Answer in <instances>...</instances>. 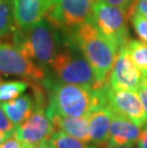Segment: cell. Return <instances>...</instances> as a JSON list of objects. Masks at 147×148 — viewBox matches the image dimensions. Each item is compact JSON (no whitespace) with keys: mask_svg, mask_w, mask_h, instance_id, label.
<instances>
[{"mask_svg":"<svg viewBox=\"0 0 147 148\" xmlns=\"http://www.w3.org/2000/svg\"><path fill=\"white\" fill-rule=\"evenodd\" d=\"M47 91L48 105L46 112L50 115L65 116H89L95 110L107 105L106 89L77 84L63 83L45 78L41 81Z\"/></svg>","mask_w":147,"mask_h":148,"instance_id":"1","label":"cell"},{"mask_svg":"<svg viewBox=\"0 0 147 148\" xmlns=\"http://www.w3.org/2000/svg\"><path fill=\"white\" fill-rule=\"evenodd\" d=\"M67 37L92 67L98 87H105L117 58L118 47L106 38L92 21L76 28Z\"/></svg>","mask_w":147,"mask_h":148,"instance_id":"2","label":"cell"},{"mask_svg":"<svg viewBox=\"0 0 147 148\" xmlns=\"http://www.w3.org/2000/svg\"><path fill=\"white\" fill-rule=\"evenodd\" d=\"M12 38L14 45L44 69L51 64L61 44L58 31L45 18L25 32L17 29Z\"/></svg>","mask_w":147,"mask_h":148,"instance_id":"3","label":"cell"},{"mask_svg":"<svg viewBox=\"0 0 147 148\" xmlns=\"http://www.w3.org/2000/svg\"><path fill=\"white\" fill-rule=\"evenodd\" d=\"M49 66L59 82L101 89L92 67L68 37H65L64 47L59 49Z\"/></svg>","mask_w":147,"mask_h":148,"instance_id":"4","label":"cell"},{"mask_svg":"<svg viewBox=\"0 0 147 148\" xmlns=\"http://www.w3.org/2000/svg\"><path fill=\"white\" fill-rule=\"evenodd\" d=\"M130 16L129 11L116 7L103 0H96L93 7L91 21L106 38L120 50L130 39L128 31Z\"/></svg>","mask_w":147,"mask_h":148,"instance_id":"5","label":"cell"},{"mask_svg":"<svg viewBox=\"0 0 147 148\" xmlns=\"http://www.w3.org/2000/svg\"><path fill=\"white\" fill-rule=\"evenodd\" d=\"M96 0H53L45 19L58 32L69 34L92 20L93 7Z\"/></svg>","mask_w":147,"mask_h":148,"instance_id":"6","label":"cell"},{"mask_svg":"<svg viewBox=\"0 0 147 148\" xmlns=\"http://www.w3.org/2000/svg\"><path fill=\"white\" fill-rule=\"evenodd\" d=\"M0 75L40 82L47 78L45 69L33 61L16 45L0 42Z\"/></svg>","mask_w":147,"mask_h":148,"instance_id":"7","label":"cell"},{"mask_svg":"<svg viewBox=\"0 0 147 148\" xmlns=\"http://www.w3.org/2000/svg\"><path fill=\"white\" fill-rule=\"evenodd\" d=\"M106 97L107 105L114 114L130 119L139 127L143 128L147 124V116L137 91L114 89L108 83Z\"/></svg>","mask_w":147,"mask_h":148,"instance_id":"8","label":"cell"},{"mask_svg":"<svg viewBox=\"0 0 147 148\" xmlns=\"http://www.w3.org/2000/svg\"><path fill=\"white\" fill-rule=\"evenodd\" d=\"M55 131L54 123L44 107H37L34 113L19 125H16L14 134L18 140L36 146L48 140Z\"/></svg>","mask_w":147,"mask_h":148,"instance_id":"9","label":"cell"},{"mask_svg":"<svg viewBox=\"0 0 147 148\" xmlns=\"http://www.w3.org/2000/svg\"><path fill=\"white\" fill-rule=\"evenodd\" d=\"M142 78V73L128 53L126 45L120 47L109 75V86L114 89L137 91Z\"/></svg>","mask_w":147,"mask_h":148,"instance_id":"10","label":"cell"},{"mask_svg":"<svg viewBox=\"0 0 147 148\" xmlns=\"http://www.w3.org/2000/svg\"><path fill=\"white\" fill-rule=\"evenodd\" d=\"M53 0H14V14L16 26L28 31L45 17Z\"/></svg>","mask_w":147,"mask_h":148,"instance_id":"11","label":"cell"},{"mask_svg":"<svg viewBox=\"0 0 147 148\" xmlns=\"http://www.w3.org/2000/svg\"><path fill=\"white\" fill-rule=\"evenodd\" d=\"M113 111L108 105L95 110L88 116L91 143L98 147H107Z\"/></svg>","mask_w":147,"mask_h":148,"instance_id":"12","label":"cell"},{"mask_svg":"<svg viewBox=\"0 0 147 148\" xmlns=\"http://www.w3.org/2000/svg\"><path fill=\"white\" fill-rule=\"evenodd\" d=\"M142 131V127H139L130 119L113 114L110 133H109L108 145L136 144L140 137Z\"/></svg>","mask_w":147,"mask_h":148,"instance_id":"13","label":"cell"},{"mask_svg":"<svg viewBox=\"0 0 147 148\" xmlns=\"http://www.w3.org/2000/svg\"><path fill=\"white\" fill-rule=\"evenodd\" d=\"M1 106L8 118L14 125H19L34 113L37 107L36 99L32 94H22L14 99L4 101Z\"/></svg>","mask_w":147,"mask_h":148,"instance_id":"14","label":"cell"},{"mask_svg":"<svg viewBox=\"0 0 147 148\" xmlns=\"http://www.w3.org/2000/svg\"><path fill=\"white\" fill-rule=\"evenodd\" d=\"M49 116L51 118L57 131L64 132L81 140L91 143L88 116H65L60 115H50Z\"/></svg>","mask_w":147,"mask_h":148,"instance_id":"15","label":"cell"},{"mask_svg":"<svg viewBox=\"0 0 147 148\" xmlns=\"http://www.w3.org/2000/svg\"><path fill=\"white\" fill-rule=\"evenodd\" d=\"M18 29L14 14V0L0 1V39L14 36Z\"/></svg>","mask_w":147,"mask_h":148,"instance_id":"16","label":"cell"},{"mask_svg":"<svg viewBox=\"0 0 147 148\" xmlns=\"http://www.w3.org/2000/svg\"><path fill=\"white\" fill-rule=\"evenodd\" d=\"M48 141L51 148H99L92 143L81 140L61 131H55Z\"/></svg>","mask_w":147,"mask_h":148,"instance_id":"17","label":"cell"},{"mask_svg":"<svg viewBox=\"0 0 147 148\" xmlns=\"http://www.w3.org/2000/svg\"><path fill=\"white\" fill-rule=\"evenodd\" d=\"M126 48L142 77L147 78V44L136 39H129Z\"/></svg>","mask_w":147,"mask_h":148,"instance_id":"18","label":"cell"},{"mask_svg":"<svg viewBox=\"0 0 147 148\" xmlns=\"http://www.w3.org/2000/svg\"><path fill=\"white\" fill-rule=\"evenodd\" d=\"M30 87L27 80H4L0 77V101H9L21 96Z\"/></svg>","mask_w":147,"mask_h":148,"instance_id":"19","label":"cell"},{"mask_svg":"<svg viewBox=\"0 0 147 148\" xmlns=\"http://www.w3.org/2000/svg\"><path fill=\"white\" fill-rule=\"evenodd\" d=\"M134 31L142 42L147 44V17L136 11L130 16Z\"/></svg>","mask_w":147,"mask_h":148,"instance_id":"20","label":"cell"},{"mask_svg":"<svg viewBox=\"0 0 147 148\" xmlns=\"http://www.w3.org/2000/svg\"><path fill=\"white\" fill-rule=\"evenodd\" d=\"M36 146L25 143L20 140H18L15 134H12L9 136L3 143L0 144V148H36Z\"/></svg>","mask_w":147,"mask_h":148,"instance_id":"21","label":"cell"},{"mask_svg":"<svg viewBox=\"0 0 147 148\" xmlns=\"http://www.w3.org/2000/svg\"><path fill=\"white\" fill-rule=\"evenodd\" d=\"M15 128H16V126L8 118V116L6 115L1 104H0V130L9 135H12L14 133Z\"/></svg>","mask_w":147,"mask_h":148,"instance_id":"22","label":"cell"},{"mask_svg":"<svg viewBox=\"0 0 147 148\" xmlns=\"http://www.w3.org/2000/svg\"><path fill=\"white\" fill-rule=\"evenodd\" d=\"M103 1L109 3V4L116 6V7L121 8L123 10H127L131 12V14H133L134 10V5L137 2V0H103Z\"/></svg>","mask_w":147,"mask_h":148,"instance_id":"23","label":"cell"},{"mask_svg":"<svg viewBox=\"0 0 147 148\" xmlns=\"http://www.w3.org/2000/svg\"><path fill=\"white\" fill-rule=\"evenodd\" d=\"M137 91V93H139L140 101L142 103L143 109H144L145 114L147 116V78L145 77L142 78V83H140L139 89Z\"/></svg>","mask_w":147,"mask_h":148,"instance_id":"24","label":"cell"},{"mask_svg":"<svg viewBox=\"0 0 147 148\" xmlns=\"http://www.w3.org/2000/svg\"><path fill=\"white\" fill-rule=\"evenodd\" d=\"M134 10L147 17V0H137Z\"/></svg>","mask_w":147,"mask_h":148,"instance_id":"25","label":"cell"},{"mask_svg":"<svg viewBox=\"0 0 147 148\" xmlns=\"http://www.w3.org/2000/svg\"><path fill=\"white\" fill-rule=\"evenodd\" d=\"M136 144L137 148H147V124L142 128L140 137Z\"/></svg>","mask_w":147,"mask_h":148,"instance_id":"26","label":"cell"},{"mask_svg":"<svg viewBox=\"0 0 147 148\" xmlns=\"http://www.w3.org/2000/svg\"><path fill=\"white\" fill-rule=\"evenodd\" d=\"M107 148H137L135 144H127V145H108Z\"/></svg>","mask_w":147,"mask_h":148,"instance_id":"27","label":"cell"},{"mask_svg":"<svg viewBox=\"0 0 147 148\" xmlns=\"http://www.w3.org/2000/svg\"><path fill=\"white\" fill-rule=\"evenodd\" d=\"M36 148H51V147H50L49 141L44 140V141H42V143H40L38 145H36Z\"/></svg>","mask_w":147,"mask_h":148,"instance_id":"28","label":"cell"},{"mask_svg":"<svg viewBox=\"0 0 147 148\" xmlns=\"http://www.w3.org/2000/svg\"><path fill=\"white\" fill-rule=\"evenodd\" d=\"M9 136H11V135H9L7 133H5V132H3V131L0 130V144H1Z\"/></svg>","mask_w":147,"mask_h":148,"instance_id":"29","label":"cell"},{"mask_svg":"<svg viewBox=\"0 0 147 148\" xmlns=\"http://www.w3.org/2000/svg\"><path fill=\"white\" fill-rule=\"evenodd\" d=\"M0 1H1V0H0Z\"/></svg>","mask_w":147,"mask_h":148,"instance_id":"30","label":"cell"}]
</instances>
